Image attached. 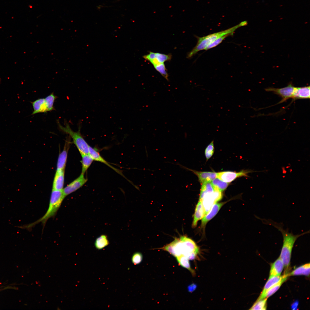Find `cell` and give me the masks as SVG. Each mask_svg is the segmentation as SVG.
I'll return each mask as SVG.
<instances>
[{
  "label": "cell",
  "mask_w": 310,
  "mask_h": 310,
  "mask_svg": "<svg viewBox=\"0 0 310 310\" xmlns=\"http://www.w3.org/2000/svg\"><path fill=\"white\" fill-rule=\"evenodd\" d=\"M224 204L223 202H216L212 206L209 211L202 218V227L205 226L206 224L216 216Z\"/></svg>",
  "instance_id": "obj_13"
},
{
  "label": "cell",
  "mask_w": 310,
  "mask_h": 310,
  "mask_svg": "<svg viewBox=\"0 0 310 310\" xmlns=\"http://www.w3.org/2000/svg\"><path fill=\"white\" fill-rule=\"evenodd\" d=\"M230 35L229 34L226 35L218 38L209 45L205 50H208L217 46L220 44L226 38Z\"/></svg>",
  "instance_id": "obj_31"
},
{
  "label": "cell",
  "mask_w": 310,
  "mask_h": 310,
  "mask_svg": "<svg viewBox=\"0 0 310 310\" xmlns=\"http://www.w3.org/2000/svg\"><path fill=\"white\" fill-rule=\"evenodd\" d=\"M267 298L261 299L256 300L249 309L250 310H266L267 308Z\"/></svg>",
  "instance_id": "obj_27"
},
{
  "label": "cell",
  "mask_w": 310,
  "mask_h": 310,
  "mask_svg": "<svg viewBox=\"0 0 310 310\" xmlns=\"http://www.w3.org/2000/svg\"><path fill=\"white\" fill-rule=\"evenodd\" d=\"M265 224L272 226L276 228L281 232L283 239V243L280 257L282 261L285 271L284 274H288L290 264L292 249L294 244L299 237L309 233V230L304 232L300 234H294L292 232H290L288 228L284 229L282 223H277L271 219L261 218L258 217Z\"/></svg>",
  "instance_id": "obj_1"
},
{
  "label": "cell",
  "mask_w": 310,
  "mask_h": 310,
  "mask_svg": "<svg viewBox=\"0 0 310 310\" xmlns=\"http://www.w3.org/2000/svg\"><path fill=\"white\" fill-rule=\"evenodd\" d=\"M284 267L283 263L279 257L271 265L269 278L280 276Z\"/></svg>",
  "instance_id": "obj_17"
},
{
  "label": "cell",
  "mask_w": 310,
  "mask_h": 310,
  "mask_svg": "<svg viewBox=\"0 0 310 310\" xmlns=\"http://www.w3.org/2000/svg\"><path fill=\"white\" fill-rule=\"evenodd\" d=\"M87 180V179L84 177V175L81 173L77 178L63 189V191L65 197L80 188L86 183Z\"/></svg>",
  "instance_id": "obj_10"
},
{
  "label": "cell",
  "mask_w": 310,
  "mask_h": 310,
  "mask_svg": "<svg viewBox=\"0 0 310 310\" xmlns=\"http://www.w3.org/2000/svg\"><path fill=\"white\" fill-rule=\"evenodd\" d=\"M179 165L181 168L191 171L195 175L198 177L200 183L202 184L207 182H210L217 177V173L214 172L199 171L189 168L180 164H179Z\"/></svg>",
  "instance_id": "obj_11"
},
{
  "label": "cell",
  "mask_w": 310,
  "mask_h": 310,
  "mask_svg": "<svg viewBox=\"0 0 310 310\" xmlns=\"http://www.w3.org/2000/svg\"><path fill=\"white\" fill-rule=\"evenodd\" d=\"M65 197L63 190H52L49 207L46 213L39 219L29 225V226H32L40 222L45 225L49 218L55 215Z\"/></svg>",
  "instance_id": "obj_4"
},
{
  "label": "cell",
  "mask_w": 310,
  "mask_h": 310,
  "mask_svg": "<svg viewBox=\"0 0 310 310\" xmlns=\"http://www.w3.org/2000/svg\"><path fill=\"white\" fill-rule=\"evenodd\" d=\"M222 192L212 187H205L201 188L199 201L203 205L206 215L212 206L222 198Z\"/></svg>",
  "instance_id": "obj_5"
},
{
  "label": "cell",
  "mask_w": 310,
  "mask_h": 310,
  "mask_svg": "<svg viewBox=\"0 0 310 310\" xmlns=\"http://www.w3.org/2000/svg\"><path fill=\"white\" fill-rule=\"evenodd\" d=\"M214 150V141H212L207 146L205 150V154L207 160L213 155Z\"/></svg>",
  "instance_id": "obj_29"
},
{
  "label": "cell",
  "mask_w": 310,
  "mask_h": 310,
  "mask_svg": "<svg viewBox=\"0 0 310 310\" xmlns=\"http://www.w3.org/2000/svg\"><path fill=\"white\" fill-rule=\"evenodd\" d=\"M142 255L141 253L139 252H135L133 254L132 257V262L134 265L138 264L142 262Z\"/></svg>",
  "instance_id": "obj_30"
},
{
  "label": "cell",
  "mask_w": 310,
  "mask_h": 310,
  "mask_svg": "<svg viewBox=\"0 0 310 310\" xmlns=\"http://www.w3.org/2000/svg\"><path fill=\"white\" fill-rule=\"evenodd\" d=\"M67 142L63 151L59 155L57 164V170H65L66 165L69 144Z\"/></svg>",
  "instance_id": "obj_16"
},
{
  "label": "cell",
  "mask_w": 310,
  "mask_h": 310,
  "mask_svg": "<svg viewBox=\"0 0 310 310\" xmlns=\"http://www.w3.org/2000/svg\"><path fill=\"white\" fill-rule=\"evenodd\" d=\"M211 183L215 189L221 192L225 190L229 185L228 183L224 182L217 177L212 180Z\"/></svg>",
  "instance_id": "obj_26"
},
{
  "label": "cell",
  "mask_w": 310,
  "mask_h": 310,
  "mask_svg": "<svg viewBox=\"0 0 310 310\" xmlns=\"http://www.w3.org/2000/svg\"><path fill=\"white\" fill-rule=\"evenodd\" d=\"M197 285L195 283H192L189 285L187 287L188 291L190 292H192L196 288Z\"/></svg>",
  "instance_id": "obj_32"
},
{
  "label": "cell",
  "mask_w": 310,
  "mask_h": 310,
  "mask_svg": "<svg viewBox=\"0 0 310 310\" xmlns=\"http://www.w3.org/2000/svg\"><path fill=\"white\" fill-rule=\"evenodd\" d=\"M65 170H56L53 182L52 190H62L64 183Z\"/></svg>",
  "instance_id": "obj_14"
},
{
  "label": "cell",
  "mask_w": 310,
  "mask_h": 310,
  "mask_svg": "<svg viewBox=\"0 0 310 310\" xmlns=\"http://www.w3.org/2000/svg\"><path fill=\"white\" fill-rule=\"evenodd\" d=\"M88 154L94 160L103 163L113 169L117 173L121 174V173L120 172L119 170H118L117 169L111 165L101 156L100 154L96 149L90 146L89 147Z\"/></svg>",
  "instance_id": "obj_19"
},
{
  "label": "cell",
  "mask_w": 310,
  "mask_h": 310,
  "mask_svg": "<svg viewBox=\"0 0 310 310\" xmlns=\"http://www.w3.org/2000/svg\"><path fill=\"white\" fill-rule=\"evenodd\" d=\"M154 66L156 70L167 81H169L168 74L164 63L158 64L154 65Z\"/></svg>",
  "instance_id": "obj_28"
},
{
  "label": "cell",
  "mask_w": 310,
  "mask_h": 310,
  "mask_svg": "<svg viewBox=\"0 0 310 310\" xmlns=\"http://www.w3.org/2000/svg\"><path fill=\"white\" fill-rule=\"evenodd\" d=\"M295 88L291 83H289L287 86L281 88H275L269 87L265 90L267 92H272L275 94L280 96L282 100L279 102L282 103L288 99L292 98Z\"/></svg>",
  "instance_id": "obj_7"
},
{
  "label": "cell",
  "mask_w": 310,
  "mask_h": 310,
  "mask_svg": "<svg viewBox=\"0 0 310 310\" xmlns=\"http://www.w3.org/2000/svg\"><path fill=\"white\" fill-rule=\"evenodd\" d=\"M288 274H285L284 277L280 281L267 290L260 300L266 298H268L276 292L282 284L286 280L289 276Z\"/></svg>",
  "instance_id": "obj_21"
},
{
  "label": "cell",
  "mask_w": 310,
  "mask_h": 310,
  "mask_svg": "<svg viewBox=\"0 0 310 310\" xmlns=\"http://www.w3.org/2000/svg\"><path fill=\"white\" fill-rule=\"evenodd\" d=\"M285 275V274H284L282 276H274L269 278L260 294L257 300H260L267 290L278 283L284 277Z\"/></svg>",
  "instance_id": "obj_20"
},
{
  "label": "cell",
  "mask_w": 310,
  "mask_h": 310,
  "mask_svg": "<svg viewBox=\"0 0 310 310\" xmlns=\"http://www.w3.org/2000/svg\"><path fill=\"white\" fill-rule=\"evenodd\" d=\"M166 251L175 257L183 255L189 260L195 259L199 248L192 239L185 236L175 238L174 241L159 248Z\"/></svg>",
  "instance_id": "obj_2"
},
{
  "label": "cell",
  "mask_w": 310,
  "mask_h": 310,
  "mask_svg": "<svg viewBox=\"0 0 310 310\" xmlns=\"http://www.w3.org/2000/svg\"><path fill=\"white\" fill-rule=\"evenodd\" d=\"M247 24V21H245L227 30L202 37H197V44L192 50L188 53L187 58H190L199 51L205 50L209 45L221 37L227 34L230 35H233L234 31L238 28Z\"/></svg>",
  "instance_id": "obj_3"
},
{
  "label": "cell",
  "mask_w": 310,
  "mask_h": 310,
  "mask_svg": "<svg viewBox=\"0 0 310 310\" xmlns=\"http://www.w3.org/2000/svg\"><path fill=\"white\" fill-rule=\"evenodd\" d=\"M310 263L305 264L300 266L294 270L291 273L288 274L289 276H297L304 275L309 276L310 274Z\"/></svg>",
  "instance_id": "obj_22"
},
{
  "label": "cell",
  "mask_w": 310,
  "mask_h": 310,
  "mask_svg": "<svg viewBox=\"0 0 310 310\" xmlns=\"http://www.w3.org/2000/svg\"><path fill=\"white\" fill-rule=\"evenodd\" d=\"M177 262L183 267L188 270L193 276H195V271L192 269L190 266L189 260L185 256L181 255L176 257Z\"/></svg>",
  "instance_id": "obj_23"
},
{
  "label": "cell",
  "mask_w": 310,
  "mask_h": 310,
  "mask_svg": "<svg viewBox=\"0 0 310 310\" xmlns=\"http://www.w3.org/2000/svg\"><path fill=\"white\" fill-rule=\"evenodd\" d=\"M33 109L32 115L50 111L45 98H40L32 102Z\"/></svg>",
  "instance_id": "obj_12"
},
{
  "label": "cell",
  "mask_w": 310,
  "mask_h": 310,
  "mask_svg": "<svg viewBox=\"0 0 310 310\" xmlns=\"http://www.w3.org/2000/svg\"><path fill=\"white\" fill-rule=\"evenodd\" d=\"M310 87L309 86L302 87H295L292 98L294 100L299 99H309Z\"/></svg>",
  "instance_id": "obj_15"
},
{
  "label": "cell",
  "mask_w": 310,
  "mask_h": 310,
  "mask_svg": "<svg viewBox=\"0 0 310 310\" xmlns=\"http://www.w3.org/2000/svg\"><path fill=\"white\" fill-rule=\"evenodd\" d=\"M206 215L205 211L202 202L199 201L196 206L193 215V221L192 226L193 228L196 227L198 222Z\"/></svg>",
  "instance_id": "obj_18"
},
{
  "label": "cell",
  "mask_w": 310,
  "mask_h": 310,
  "mask_svg": "<svg viewBox=\"0 0 310 310\" xmlns=\"http://www.w3.org/2000/svg\"><path fill=\"white\" fill-rule=\"evenodd\" d=\"M109 241L106 235H102L97 237L95 240L94 245L98 249H101L107 246Z\"/></svg>",
  "instance_id": "obj_24"
},
{
  "label": "cell",
  "mask_w": 310,
  "mask_h": 310,
  "mask_svg": "<svg viewBox=\"0 0 310 310\" xmlns=\"http://www.w3.org/2000/svg\"><path fill=\"white\" fill-rule=\"evenodd\" d=\"M82 159V169L81 173H85L90 166L93 161V159L89 154L81 155Z\"/></svg>",
  "instance_id": "obj_25"
},
{
  "label": "cell",
  "mask_w": 310,
  "mask_h": 310,
  "mask_svg": "<svg viewBox=\"0 0 310 310\" xmlns=\"http://www.w3.org/2000/svg\"><path fill=\"white\" fill-rule=\"evenodd\" d=\"M143 57L145 59L149 61L154 66L170 60L172 59V55L170 54H165L150 51L149 54L144 55Z\"/></svg>",
  "instance_id": "obj_9"
},
{
  "label": "cell",
  "mask_w": 310,
  "mask_h": 310,
  "mask_svg": "<svg viewBox=\"0 0 310 310\" xmlns=\"http://www.w3.org/2000/svg\"><path fill=\"white\" fill-rule=\"evenodd\" d=\"M65 126L61 125L58 121L59 128L62 132L69 135L72 139L73 142L75 145L81 155L88 154L90 146L85 140L80 132V127L77 131H73L69 125L65 122Z\"/></svg>",
  "instance_id": "obj_6"
},
{
  "label": "cell",
  "mask_w": 310,
  "mask_h": 310,
  "mask_svg": "<svg viewBox=\"0 0 310 310\" xmlns=\"http://www.w3.org/2000/svg\"><path fill=\"white\" fill-rule=\"evenodd\" d=\"M255 172L248 170H243L237 172L230 171H222L217 173V177L224 182L229 183L238 177H248V173Z\"/></svg>",
  "instance_id": "obj_8"
},
{
  "label": "cell",
  "mask_w": 310,
  "mask_h": 310,
  "mask_svg": "<svg viewBox=\"0 0 310 310\" xmlns=\"http://www.w3.org/2000/svg\"><path fill=\"white\" fill-rule=\"evenodd\" d=\"M298 301H297L294 302L291 305V309L293 310L297 309L298 308Z\"/></svg>",
  "instance_id": "obj_33"
}]
</instances>
